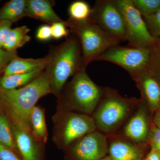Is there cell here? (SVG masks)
<instances>
[{"label": "cell", "instance_id": "1", "mask_svg": "<svg viewBox=\"0 0 160 160\" xmlns=\"http://www.w3.org/2000/svg\"><path fill=\"white\" fill-rule=\"evenodd\" d=\"M52 93L48 76L45 71L28 85L13 89L0 87V108L11 124L30 128V116L41 98Z\"/></svg>", "mask_w": 160, "mask_h": 160}, {"label": "cell", "instance_id": "2", "mask_svg": "<svg viewBox=\"0 0 160 160\" xmlns=\"http://www.w3.org/2000/svg\"><path fill=\"white\" fill-rule=\"evenodd\" d=\"M46 56L47 62L45 71L49 78L52 93L58 98L69 78L82 69L79 40L70 33L60 45H50Z\"/></svg>", "mask_w": 160, "mask_h": 160}, {"label": "cell", "instance_id": "3", "mask_svg": "<svg viewBox=\"0 0 160 160\" xmlns=\"http://www.w3.org/2000/svg\"><path fill=\"white\" fill-rule=\"evenodd\" d=\"M66 83L58 98L57 108L92 116L103 95L104 88L95 83L82 69Z\"/></svg>", "mask_w": 160, "mask_h": 160}, {"label": "cell", "instance_id": "4", "mask_svg": "<svg viewBox=\"0 0 160 160\" xmlns=\"http://www.w3.org/2000/svg\"><path fill=\"white\" fill-rule=\"evenodd\" d=\"M141 101L124 97L112 88H104L102 98L92 115L97 129L104 134L113 133L134 112Z\"/></svg>", "mask_w": 160, "mask_h": 160}, {"label": "cell", "instance_id": "5", "mask_svg": "<svg viewBox=\"0 0 160 160\" xmlns=\"http://www.w3.org/2000/svg\"><path fill=\"white\" fill-rule=\"evenodd\" d=\"M65 24L70 33L76 36L79 40L82 54V69H86L91 62L106 49L119 45V40L104 31L96 23L90 19L75 22L68 19Z\"/></svg>", "mask_w": 160, "mask_h": 160}, {"label": "cell", "instance_id": "6", "mask_svg": "<svg viewBox=\"0 0 160 160\" xmlns=\"http://www.w3.org/2000/svg\"><path fill=\"white\" fill-rule=\"evenodd\" d=\"M52 140L59 149H65L79 138L97 130L92 116L57 108L52 118Z\"/></svg>", "mask_w": 160, "mask_h": 160}, {"label": "cell", "instance_id": "7", "mask_svg": "<svg viewBox=\"0 0 160 160\" xmlns=\"http://www.w3.org/2000/svg\"><path fill=\"white\" fill-rule=\"evenodd\" d=\"M122 13L129 46L150 49L157 40L150 34L142 16L131 0H114Z\"/></svg>", "mask_w": 160, "mask_h": 160}, {"label": "cell", "instance_id": "8", "mask_svg": "<svg viewBox=\"0 0 160 160\" xmlns=\"http://www.w3.org/2000/svg\"><path fill=\"white\" fill-rule=\"evenodd\" d=\"M150 54L149 49L118 45L106 49L95 61L113 63L125 69L131 75L147 69Z\"/></svg>", "mask_w": 160, "mask_h": 160}, {"label": "cell", "instance_id": "9", "mask_svg": "<svg viewBox=\"0 0 160 160\" xmlns=\"http://www.w3.org/2000/svg\"><path fill=\"white\" fill-rule=\"evenodd\" d=\"M90 19L120 42L127 41L123 15L114 0L97 1Z\"/></svg>", "mask_w": 160, "mask_h": 160}, {"label": "cell", "instance_id": "10", "mask_svg": "<svg viewBox=\"0 0 160 160\" xmlns=\"http://www.w3.org/2000/svg\"><path fill=\"white\" fill-rule=\"evenodd\" d=\"M75 160H99L108 152L107 136L97 130L79 138L65 149Z\"/></svg>", "mask_w": 160, "mask_h": 160}, {"label": "cell", "instance_id": "11", "mask_svg": "<svg viewBox=\"0 0 160 160\" xmlns=\"http://www.w3.org/2000/svg\"><path fill=\"white\" fill-rule=\"evenodd\" d=\"M146 109V103L142 99L123 128L124 137L136 144H141L148 140L150 126Z\"/></svg>", "mask_w": 160, "mask_h": 160}, {"label": "cell", "instance_id": "12", "mask_svg": "<svg viewBox=\"0 0 160 160\" xmlns=\"http://www.w3.org/2000/svg\"><path fill=\"white\" fill-rule=\"evenodd\" d=\"M142 94V99L150 110L160 107V80L147 69L131 75Z\"/></svg>", "mask_w": 160, "mask_h": 160}, {"label": "cell", "instance_id": "13", "mask_svg": "<svg viewBox=\"0 0 160 160\" xmlns=\"http://www.w3.org/2000/svg\"><path fill=\"white\" fill-rule=\"evenodd\" d=\"M15 142L22 160H39L40 150L43 144L38 142L28 127L11 124Z\"/></svg>", "mask_w": 160, "mask_h": 160}, {"label": "cell", "instance_id": "14", "mask_svg": "<svg viewBox=\"0 0 160 160\" xmlns=\"http://www.w3.org/2000/svg\"><path fill=\"white\" fill-rule=\"evenodd\" d=\"M108 142V152L112 160H141L143 152L140 144L126 138L113 136Z\"/></svg>", "mask_w": 160, "mask_h": 160}, {"label": "cell", "instance_id": "15", "mask_svg": "<svg viewBox=\"0 0 160 160\" xmlns=\"http://www.w3.org/2000/svg\"><path fill=\"white\" fill-rule=\"evenodd\" d=\"M52 1L47 0H27L26 17L49 24L63 22L54 11Z\"/></svg>", "mask_w": 160, "mask_h": 160}, {"label": "cell", "instance_id": "16", "mask_svg": "<svg viewBox=\"0 0 160 160\" xmlns=\"http://www.w3.org/2000/svg\"><path fill=\"white\" fill-rule=\"evenodd\" d=\"M46 56L41 58H24L17 56L12 59L6 66L3 75L25 73L40 68H45L47 64Z\"/></svg>", "mask_w": 160, "mask_h": 160}, {"label": "cell", "instance_id": "17", "mask_svg": "<svg viewBox=\"0 0 160 160\" xmlns=\"http://www.w3.org/2000/svg\"><path fill=\"white\" fill-rule=\"evenodd\" d=\"M32 134L38 142L45 145L48 139V130L45 118V109L40 106H35L30 116Z\"/></svg>", "mask_w": 160, "mask_h": 160}, {"label": "cell", "instance_id": "18", "mask_svg": "<svg viewBox=\"0 0 160 160\" xmlns=\"http://www.w3.org/2000/svg\"><path fill=\"white\" fill-rule=\"evenodd\" d=\"M40 68L25 73L2 76L0 77V87L5 89H18L28 85L45 71Z\"/></svg>", "mask_w": 160, "mask_h": 160}, {"label": "cell", "instance_id": "19", "mask_svg": "<svg viewBox=\"0 0 160 160\" xmlns=\"http://www.w3.org/2000/svg\"><path fill=\"white\" fill-rule=\"evenodd\" d=\"M27 0H11L0 9V21L17 22L26 17Z\"/></svg>", "mask_w": 160, "mask_h": 160}, {"label": "cell", "instance_id": "20", "mask_svg": "<svg viewBox=\"0 0 160 160\" xmlns=\"http://www.w3.org/2000/svg\"><path fill=\"white\" fill-rule=\"evenodd\" d=\"M30 29L26 26L12 29L3 45L2 48L6 51L12 52L23 47L31 39L28 34Z\"/></svg>", "mask_w": 160, "mask_h": 160}, {"label": "cell", "instance_id": "21", "mask_svg": "<svg viewBox=\"0 0 160 160\" xmlns=\"http://www.w3.org/2000/svg\"><path fill=\"white\" fill-rule=\"evenodd\" d=\"M0 144L17 153L18 152L16 146L11 123L9 118L0 108Z\"/></svg>", "mask_w": 160, "mask_h": 160}, {"label": "cell", "instance_id": "22", "mask_svg": "<svg viewBox=\"0 0 160 160\" xmlns=\"http://www.w3.org/2000/svg\"><path fill=\"white\" fill-rule=\"evenodd\" d=\"M92 10L89 4L85 1H74L68 8L69 19L75 22L87 21L90 18Z\"/></svg>", "mask_w": 160, "mask_h": 160}, {"label": "cell", "instance_id": "23", "mask_svg": "<svg viewBox=\"0 0 160 160\" xmlns=\"http://www.w3.org/2000/svg\"><path fill=\"white\" fill-rule=\"evenodd\" d=\"M150 50V58L147 69L160 80V40H157Z\"/></svg>", "mask_w": 160, "mask_h": 160}, {"label": "cell", "instance_id": "24", "mask_svg": "<svg viewBox=\"0 0 160 160\" xmlns=\"http://www.w3.org/2000/svg\"><path fill=\"white\" fill-rule=\"evenodd\" d=\"M142 16L150 15L160 9V0H131Z\"/></svg>", "mask_w": 160, "mask_h": 160}, {"label": "cell", "instance_id": "25", "mask_svg": "<svg viewBox=\"0 0 160 160\" xmlns=\"http://www.w3.org/2000/svg\"><path fill=\"white\" fill-rule=\"evenodd\" d=\"M150 34L160 40V9L150 15L142 16Z\"/></svg>", "mask_w": 160, "mask_h": 160}, {"label": "cell", "instance_id": "26", "mask_svg": "<svg viewBox=\"0 0 160 160\" xmlns=\"http://www.w3.org/2000/svg\"><path fill=\"white\" fill-rule=\"evenodd\" d=\"M148 140L151 148L160 155V129L153 123L150 126Z\"/></svg>", "mask_w": 160, "mask_h": 160}, {"label": "cell", "instance_id": "27", "mask_svg": "<svg viewBox=\"0 0 160 160\" xmlns=\"http://www.w3.org/2000/svg\"><path fill=\"white\" fill-rule=\"evenodd\" d=\"M52 35L54 39L58 40L63 37H67L70 34V30L67 29L65 21L55 23L51 26Z\"/></svg>", "mask_w": 160, "mask_h": 160}, {"label": "cell", "instance_id": "28", "mask_svg": "<svg viewBox=\"0 0 160 160\" xmlns=\"http://www.w3.org/2000/svg\"><path fill=\"white\" fill-rule=\"evenodd\" d=\"M17 56V51L9 52L0 48V74L3 73L6 66Z\"/></svg>", "mask_w": 160, "mask_h": 160}, {"label": "cell", "instance_id": "29", "mask_svg": "<svg viewBox=\"0 0 160 160\" xmlns=\"http://www.w3.org/2000/svg\"><path fill=\"white\" fill-rule=\"evenodd\" d=\"M36 38L41 42H46L51 39L52 38L51 26L47 25L40 26L37 30Z\"/></svg>", "mask_w": 160, "mask_h": 160}, {"label": "cell", "instance_id": "30", "mask_svg": "<svg viewBox=\"0 0 160 160\" xmlns=\"http://www.w3.org/2000/svg\"><path fill=\"white\" fill-rule=\"evenodd\" d=\"M12 23L7 21H0V48L3 45L12 29Z\"/></svg>", "mask_w": 160, "mask_h": 160}, {"label": "cell", "instance_id": "31", "mask_svg": "<svg viewBox=\"0 0 160 160\" xmlns=\"http://www.w3.org/2000/svg\"><path fill=\"white\" fill-rule=\"evenodd\" d=\"M0 160H22L16 152L0 144Z\"/></svg>", "mask_w": 160, "mask_h": 160}, {"label": "cell", "instance_id": "32", "mask_svg": "<svg viewBox=\"0 0 160 160\" xmlns=\"http://www.w3.org/2000/svg\"><path fill=\"white\" fill-rule=\"evenodd\" d=\"M145 160H160V155L155 150L151 148Z\"/></svg>", "mask_w": 160, "mask_h": 160}, {"label": "cell", "instance_id": "33", "mask_svg": "<svg viewBox=\"0 0 160 160\" xmlns=\"http://www.w3.org/2000/svg\"><path fill=\"white\" fill-rule=\"evenodd\" d=\"M152 123L160 129V107L156 110Z\"/></svg>", "mask_w": 160, "mask_h": 160}, {"label": "cell", "instance_id": "34", "mask_svg": "<svg viewBox=\"0 0 160 160\" xmlns=\"http://www.w3.org/2000/svg\"><path fill=\"white\" fill-rule=\"evenodd\" d=\"M99 160H112L109 156H106Z\"/></svg>", "mask_w": 160, "mask_h": 160}, {"label": "cell", "instance_id": "35", "mask_svg": "<svg viewBox=\"0 0 160 160\" xmlns=\"http://www.w3.org/2000/svg\"></svg>", "mask_w": 160, "mask_h": 160}]
</instances>
